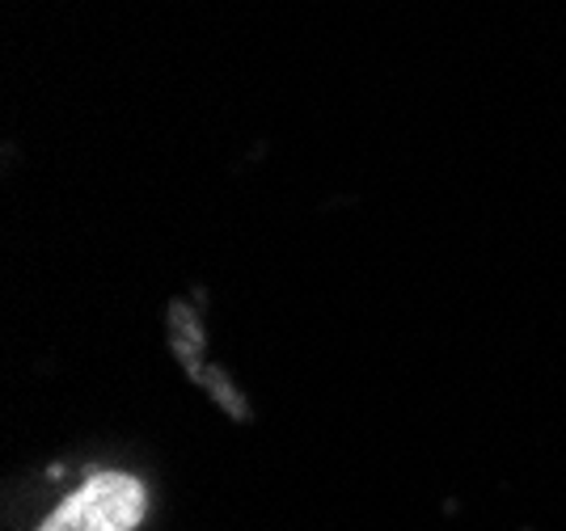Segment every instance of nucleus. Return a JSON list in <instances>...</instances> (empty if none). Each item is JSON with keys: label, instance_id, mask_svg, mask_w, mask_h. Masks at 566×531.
Wrapping results in <instances>:
<instances>
[{"label": "nucleus", "instance_id": "1", "mask_svg": "<svg viewBox=\"0 0 566 531\" xmlns=\"http://www.w3.org/2000/svg\"><path fill=\"white\" fill-rule=\"evenodd\" d=\"M144 486L127 472H97L43 519L39 531H136Z\"/></svg>", "mask_w": 566, "mask_h": 531}]
</instances>
